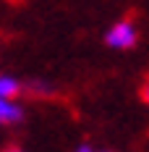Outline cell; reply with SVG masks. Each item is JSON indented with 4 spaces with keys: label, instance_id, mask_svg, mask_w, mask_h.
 <instances>
[{
    "label": "cell",
    "instance_id": "obj_5",
    "mask_svg": "<svg viewBox=\"0 0 149 152\" xmlns=\"http://www.w3.org/2000/svg\"><path fill=\"white\" fill-rule=\"evenodd\" d=\"M73 152H97V150H94L92 144H78V147H76Z\"/></svg>",
    "mask_w": 149,
    "mask_h": 152
},
{
    "label": "cell",
    "instance_id": "obj_2",
    "mask_svg": "<svg viewBox=\"0 0 149 152\" xmlns=\"http://www.w3.org/2000/svg\"><path fill=\"white\" fill-rule=\"evenodd\" d=\"M24 121V107L16 100H3L0 97V126H13Z\"/></svg>",
    "mask_w": 149,
    "mask_h": 152
},
{
    "label": "cell",
    "instance_id": "obj_7",
    "mask_svg": "<svg viewBox=\"0 0 149 152\" xmlns=\"http://www.w3.org/2000/svg\"><path fill=\"white\" fill-rule=\"evenodd\" d=\"M5 152H21V150H16V147H13V150H5Z\"/></svg>",
    "mask_w": 149,
    "mask_h": 152
},
{
    "label": "cell",
    "instance_id": "obj_4",
    "mask_svg": "<svg viewBox=\"0 0 149 152\" xmlns=\"http://www.w3.org/2000/svg\"><path fill=\"white\" fill-rule=\"evenodd\" d=\"M29 89L37 92V94H50V92H52V87H47V84H42V81H31Z\"/></svg>",
    "mask_w": 149,
    "mask_h": 152
},
{
    "label": "cell",
    "instance_id": "obj_6",
    "mask_svg": "<svg viewBox=\"0 0 149 152\" xmlns=\"http://www.w3.org/2000/svg\"><path fill=\"white\" fill-rule=\"evenodd\" d=\"M144 100H147V102H149V84H147V87H144Z\"/></svg>",
    "mask_w": 149,
    "mask_h": 152
},
{
    "label": "cell",
    "instance_id": "obj_8",
    "mask_svg": "<svg viewBox=\"0 0 149 152\" xmlns=\"http://www.w3.org/2000/svg\"><path fill=\"white\" fill-rule=\"evenodd\" d=\"M102 152H113V150H102Z\"/></svg>",
    "mask_w": 149,
    "mask_h": 152
},
{
    "label": "cell",
    "instance_id": "obj_1",
    "mask_svg": "<svg viewBox=\"0 0 149 152\" xmlns=\"http://www.w3.org/2000/svg\"><path fill=\"white\" fill-rule=\"evenodd\" d=\"M136 39H139V31H136L134 21H118L105 34V45L113 50H131L136 45Z\"/></svg>",
    "mask_w": 149,
    "mask_h": 152
},
{
    "label": "cell",
    "instance_id": "obj_3",
    "mask_svg": "<svg viewBox=\"0 0 149 152\" xmlns=\"http://www.w3.org/2000/svg\"><path fill=\"white\" fill-rule=\"evenodd\" d=\"M21 89H24V87H21V81H18L16 76L0 74V97H3V100H13Z\"/></svg>",
    "mask_w": 149,
    "mask_h": 152
}]
</instances>
